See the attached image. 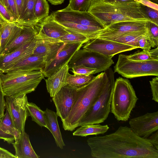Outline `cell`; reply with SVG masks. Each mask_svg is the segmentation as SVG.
<instances>
[{"instance_id":"cell-1","label":"cell","mask_w":158,"mask_h":158,"mask_svg":"<svg viewBox=\"0 0 158 158\" xmlns=\"http://www.w3.org/2000/svg\"><path fill=\"white\" fill-rule=\"evenodd\" d=\"M87 142L93 158H158V150L150 139L139 137L127 126L104 136L89 137Z\"/></svg>"},{"instance_id":"cell-2","label":"cell","mask_w":158,"mask_h":158,"mask_svg":"<svg viewBox=\"0 0 158 158\" xmlns=\"http://www.w3.org/2000/svg\"><path fill=\"white\" fill-rule=\"evenodd\" d=\"M110 82L106 73L102 72L84 86L77 89L75 102L67 118L62 121L65 130L72 131L93 106Z\"/></svg>"},{"instance_id":"cell-3","label":"cell","mask_w":158,"mask_h":158,"mask_svg":"<svg viewBox=\"0 0 158 158\" xmlns=\"http://www.w3.org/2000/svg\"><path fill=\"white\" fill-rule=\"evenodd\" d=\"M87 11L105 28L110 24L123 21H147L140 10L139 3L135 1L110 3L92 0Z\"/></svg>"},{"instance_id":"cell-4","label":"cell","mask_w":158,"mask_h":158,"mask_svg":"<svg viewBox=\"0 0 158 158\" xmlns=\"http://www.w3.org/2000/svg\"><path fill=\"white\" fill-rule=\"evenodd\" d=\"M44 77L41 70L0 71V82L5 96H18L33 92Z\"/></svg>"},{"instance_id":"cell-5","label":"cell","mask_w":158,"mask_h":158,"mask_svg":"<svg viewBox=\"0 0 158 158\" xmlns=\"http://www.w3.org/2000/svg\"><path fill=\"white\" fill-rule=\"evenodd\" d=\"M138 99L130 81L119 77L113 87L110 112L118 121H126Z\"/></svg>"},{"instance_id":"cell-6","label":"cell","mask_w":158,"mask_h":158,"mask_svg":"<svg viewBox=\"0 0 158 158\" xmlns=\"http://www.w3.org/2000/svg\"><path fill=\"white\" fill-rule=\"evenodd\" d=\"M110 82L99 97L79 122L81 125L103 123L108 117L111 110V103L114 81V73L110 68L107 69Z\"/></svg>"},{"instance_id":"cell-7","label":"cell","mask_w":158,"mask_h":158,"mask_svg":"<svg viewBox=\"0 0 158 158\" xmlns=\"http://www.w3.org/2000/svg\"><path fill=\"white\" fill-rule=\"evenodd\" d=\"M114 72L128 78L148 76H158V60L136 61L128 59L127 55H119L114 66Z\"/></svg>"},{"instance_id":"cell-8","label":"cell","mask_w":158,"mask_h":158,"mask_svg":"<svg viewBox=\"0 0 158 158\" xmlns=\"http://www.w3.org/2000/svg\"><path fill=\"white\" fill-rule=\"evenodd\" d=\"M112 58L85 48H80L74 54L68 65L69 69L80 64L96 69L95 74L108 69L114 64Z\"/></svg>"},{"instance_id":"cell-9","label":"cell","mask_w":158,"mask_h":158,"mask_svg":"<svg viewBox=\"0 0 158 158\" xmlns=\"http://www.w3.org/2000/svg\"><path fill=\"white\" fill-rule=\"evenodd\" d=\"M5 107L15 127L20 133L25 131L26 121L29 116L27 108L26 94L15 96H5Z\"/></svg>"},{"instance_id":"cell-10","label":"cell","mask_w":158,"mask_h":158,"mask_svg":"<svg viewBox=\"0 0 158 158\" xmlns=\"http://www.w3.org/2000/svg\"><path fill=\"white\" fill-rule=\"evenodd\" d=\"M54 19L57 22H67L104 29L102 23L87 11L80 12L64 8L52 13Z\"/></svg>"},{"instance_id":"cell-11","label":"cell","mask_w":158,"mask_h":158,"mask_svg":"<svg viewBox=\"0 0 158 158\" xmlns=\"http://www.w3.org/2000/svg\"><path fill=\"white\" fill-rule=\"evenodd\" d=\"M35 27L37 31L36 38L43 40L60 42V38L68 33L63 26L54 19L52 13Z\"/></svg>"},{"instance_id":"cell-12","label":"cell","mask_w":158,"mask_h":158,"mask_svg":"<svg viewBox=\"0 0 158 158\" xmlns=\"http://www.w3.org/2000/svg\"><path fill=\"white\" fill-rule=\"evenodd\" d=\"M86 43L83 48L111 58L118 53L138 48L136 47L100 38L89 40Z\"/></svg>"},{"instance_id":"cell-13","label":"cell","mask_w":158,"mask_h":158,"mask_svg":"<svg viewBox=\"0 0 158 158\" xmlns=\"http://www.w3.org/2000/svg\"><path fill=\"white\" fill-rule=\"evenodd\" d=\"M82 43L64 44L56 57L41 70L44 77H48L66 64H68L76 52L83 46Z\"/></svg>"},{"instance_id":"cell-14","label":"cell","mask_w":158,"mask_h":158,"mask_svg":"<svg viewBox=\"0 0 158 158\" xmlns=\"http://www.w3.org/2000/svg\"><path fill=\"white\" fill-rule=\"evenodd\" d=\"M77 94V89L67 85L62 87L52 97L56 113L62 121L69 114L76 101Z\"/></svg>"},{"instance_id":"cell-15","label":"cell","mask_w":158,"mask_h":158,"mask_svg":"<svg viewBox=\"0 0 158 158\" xmlns=\"http://www.w3.org/2000/svg\"><path fill=\"white\" fill-rule=\"evenodd\" d=\"M131 129L138 136L148 138L158 130V111L147 113L131 119Z\"/></svg>"},{"instance_id":"cell-16","label":"cell","mask_w":158,"mask_h":158,"mask_svg":"<svg viewBox=\"0 0 158 158\" xmlns=\"http://www.w3.org/2000/svg\"><path fill=\"white\" fill-rule=\"evenodd\" d=\"M146 21H123L111 23L101 31L97 38L114 37L147 30Z\"/></svg>"},{"instance_id":"cell-17","label":"cell","mask_w":158,"mask_h":158,"mask_svg":"<svg viewBox=\"0 0 158 158\" xmlns=\"http://www.w3.org/2000/svg\"><path fill=\"white\" fill-rule=\"evenodd\" d=\"M37 39L27 43L14 51L0 56V71L5 72L16 63L33 54Z\"/></svg>"},{"instance_id":"cell-18","label":"cell","mask_w":158,"mask_h":158,"mask_svg":"<svg viewBox=\"0 0 158 158\" xmlns=\"http://www.w3.org/2000/svg\"><path fill=\"white\" fill-rule=\"evenodd\" d=\"M23 27L17 22H9L0 26V55L6 47L20 33Z\"/></svg>"},{"instance_id":"cell-19","label":"cell","mask_w":158,"mask_h":158,"mask_svg":"<svg viewBox=\"0 0 158 158\" xmlns=\"http://www.w3.org/2000/svg\"><path fill=\"white\" fill-rule=\"evenodd\" d=\"M36 39L33 55L44 56L46 64L56 57L59 50L64 44L60 41H51Z\"/></svg>"},{"instance_id":"cell-20","label":"cell","mask_w":158,"mask_h":158,"mask_svg":"<svg viewBox=\"0 0 158 158\" xmlns=\"http://www.w3.org/2000/svg\"><path fill=\"white\" fill-rule=\"evenodd\" d=\"M69 69L68 64H66L45 80L47 89L51 97L67 85V78Z\"/></svg>"},{"instance_id":"cell-21","label":"cell","mask_w":158,"mask_h":158,"mask_svg":"<svg viewBox=\"0 0 158 158\" xmlns=\"http://www.w3.org/2000/svg\"><path fill=\"white\" fill-rule=\"evenodd\" d=\"M15 151L16 158H39L33 149L28 135L25 132L21 133L18 139L11 143Z\"/></svg>"},{"instance_id":"cell-22","label":"cell","mask_w":158,"mask_h":158,"mask_svg":"<svg viewBox=\"0 0 158 158\" xmlns=\"http://www.w3.org/2000/svg\"><path fill=\"white\" fill-rule=\"evenodd\" d=\"M21 133L14 126L6 110L5 114L0 118V139L11 143L18 139Z\"/></svg>"},{"instance_id":"cell-23","label":"cell","mask_w":158,"mask_h":158,"mask_svg":"<svg viewBox=\"0 0 158 158\" xmlns=\"http://www.w3.org/2000/svg\"><path fill=\"white\" fill-rule=\"evenodd\" d=\"M37 33L35 26H24L20 33L6 47L0 56L8 54L32 41L35 38Z\"/></svg>"},{"instance_id":"cell-24","label":"cell","mask_w":158,"mask_h":158,"mask_svg":"<svg viewBox=\"0 0 158 158\" xmlns=\"http://www.w3.org/2000/svg\"><path fill=\"white\" fill-rule=\"evenodd\" d=\"M46 64L44 56L32 54L19 61L6 71L14 70L27 71H42Z\"/></svg>"},{"instance_id":"cell-25","label":"cell","mask_w":158,"mask_h":158,"mask_svg":"<svg viewBox=\"0 0 158 158\" xmlns=\"http://www.w3.org/2000/svg\"><path fill=\"white\" fill-rule=\"evenodd\" d=\"M44 115L48 127V129L53 136L57 147L63 149L65 144L63 141L59 126L56 112L48 108L44 111Z\"/></svg>"},{"instance_id":"cell-26","label":"cell","mask_w":158,"mask_h":158,"mask_svg":"<svg viewBox=\"0 0 158 158\" xmlns=\"http://www.w3.org/2000/svg\"><path fill=\"white\" fill-rule=\"evenodd\" d=\"M35 0H26L17 23L23 26H35L37 23L34 17Z\"/></svg>"},{"instance_id":"cell-27","label":"cell","mask_w":158,"mask_h":158,"mask_svg":"<svg viewBox=\"0 0 158 158\" xmlns=\"http://www.w3.org/2000/svg\"><path fill=\"white\" fill-rule=\"evenodd\" d=\"M148 32L147 30L125 34L117 36L102 37L98 38L113 41L127 45L136 47L139 48L137 46L138 40L146 34Z\"/></svg>"},{"instance_id":"cell-28","label":"cell","mask_w":158,"mask_h":158,"mask_svg":"<svg viewBox=\"0 0 158 158\" xmlns=\"http://www.w3.org/2000/svg\"><path fill=\"white\" fill-rule=\"evenodd\" d=\"M109 127L107 125H102L99 124H85L80 126L73 133L74 136L86 137L91 135L103 134Z\"/></svg>"},{"instance_id":"cell-29","label":"cell","mask_w":158,"mask_h":158,"mask_svg":"<svg viewBox=\"0 0 158 158\" xmlns=\"http://www.w3.org/2000/svg\"><path fill=\"white\" fill-rule=\"evenodd\" d=\"M27 108L29 115L32 120L35 122L41 127H44L48 129V127L44 115V112L36 104L32 102H28Z\"/></svg>"},{"instance_id":"cell-30","label":"cell","mask_w":158,"mask_h":158,"mask_svg":"<svg viewBox=\"0 0 158 158\" xmlns=\"http://www.w3.org/2000/svg\"><path fill=\"white\" fill-rule=\"evenodd\" d=\"M130 60L136 61L158 60V48L149 50L138 52L129 55H127Z\"/></svg>"},{"instance_id":"cell-31","label":"cell","mask_w":158,"mask_h":158,"mask_svg":"<svg viewBox=\"0 0 158 158\" xmlns=\"http://www.w3.org/2000/svg\"><path fill=\"white\" fill-rule=\"evenodd\" d=\"M94 77L93 74L89 75H72L69 73L67 78V85L73 88L77 89L89 83Z\"/></svg>"},{"instance_id":"cell-32","label":"cell","mask_w":158,"mask_h":158,"mask_svg":"<svg viewBox=\"0 0 158 158\" xmlns=\"http://www.w3.org/2000/svg\"><path fill=\"white\" fill-rule=\"evenodd\" d=\"M49 6L46 0H35L34 17L37 23L49 15Z\"/></svg>"},{"instance_id":"cell-33","label":"cell","mask_w":158,"mask_h":158,"mask_svg":"<svg viewBox=\"0 0 158 158\" xmlns=\"http://www.w3.org/2000/svg\"><path fill=\"white\" fill-rule=\"evenodd\" d=\"M68 33L62 36L60 41L64 44L86 43L90 40L86 36L66 29Z\"/></svg>"},{"instance_id":"cell-34","label":"cell","mask_w":158,"mask_h":158,"mask_svg":"<svg viewBox=\"0 0 158 158\" xmlns=\"http://www.w3.org/2000/svg\"><path fill=\"white\" fill-rule=\"evenodd\" d=\"M92 0H70L67 9L80 12L87 11Z\"/></svg>"},{"instance_id":"cell-35","label":"cell","mask_w":158,"mask_h":158,"mask_svg":"<svg viewBox=\"0 0 158 158\" xmlns=\"http://www.w3.org/2000/svg\"><path fill=\"white\" fill-rule=\"evenodd\" d=\"M146 23L152 47H158V25L149 20L146 21Z\"/></svg>"},{"instance_id":"cell-36","label":"cell","mask_w":158,"mask_h":158,"mask_svg":"<svg viewBox=\"0 0 158 158\" xmlns=\"http://www.w3.org/2000/svg\"><path fill=\"white\" fill-rule=\"evenodd\" d=\"M139 6L140 11L145 18L158 25V10L140 3Z\"/></svg>"},{"instance_id":"cell-37","label":"cell","mask_w":158,"mask_h":158,"mask_svg":"<svg viewBox=\"0 0 158 158\" xmlns=\"http://www.w3.org/2000/svg\"><path fill=\"white\" fill-rule=\"evenodd\" d=\"M73 74L89 75L94 74L96 70V69L92 68L86 67L82 64L76 65L71 69Z\"/></svg>"},{"instance_id":"cell-38","label":"cell","mask_w":158,"mask_h":158,"mask_svg":"<svg viewBox=\"0 0 158 158\" xmlns=\"http://www.w3.org/2000/svg\"><path fill=\"white\" fill-rule=\"evenodd\" d=\"M137 46L139 48H141L144 50H149L151 49L152 47L149 40L148 32L139 39L137 42Z\"/></svg>"},{"instance_id":"cell-39","label":"cell","mask_w":158,"mask_h":158,"mask_svg":"<svg viewBox=\"0 0 158 158\" xmlns=\"http://www.w3.org/2000/svg\"><path fill=\"white\" fill-rule=\"evenodd\" d=\"M0 13L7 21L17 22V19L0 2Z\"/></svg>"},{"instance_id":"cell-40","label":"cell","mask_w":158,"mask_h":158,"mask_svg":"<svg viewBox=\"0 0 158 158\" xmlns=\"http://www.w3.org/2000/svg\"><path fill=\"white\" fill-rule=\"evenodd\" d=\"M150 83L152 94V100L158 102V77L153 78L150 81Z\"/></svg>"},{"instance_id":"cell-41","label":"cell","mask_w":158,"mask_h":158,"mask_svg":"<svg viewBox=\"0 0 158 158\" xmlns=\"http://www.w3.org/2000/svg\"><path fill=\"white\" fill-rule=\"evenodd\" d=\"M7 2L8 10L17 19L18 21L19 16L15 0H7Z\"/></svg>"},{"instance_id":"cell-42","label":"cell","mask_w":158,"mask_h":158,"mask_svg":"<svg viewBox=\"0 0 158 158\" xmlns=\"http://www.w3.org/2000/svg\"><path fill=\"white\" fill-rule=\"evenodd\" d=\"M139 3L158 10V0H137Z\"/></svg>"},{"instance_id":"cell-43","label":"cell","mask_w":158,"mask_h":158,"mask_svg":"<svg viewBox=\"0 0 158 158\" xmlns=\"http://www.w3.org/2000/svg\"><path fill=\"white\" fill-rule=\"evenodd\" d=\"M5 106V96L3 93L0 82V118L4 114Z\"/></svg>"},{"instance_id":"cell-44","label":"cell","mask_w":158,"mask_h":158,"mask_svg":"<svg viewBox=\"0 0 158 158\" xmlns=\"http://www.w3.org/2000/svg\"><path fill=\"white\" fill-rule=\"evenodd\" d=\"M148 138L154 147L158 150V131H156V133H152Z\"/></svg>"},{"instance_id":"cell-45","label":"cell","mask_w":158,"mask_h":158,"mask_svg":"<svg viewBox=\"0 0 158 158\" xmlns=\"http://www.w3.org/2000/svg\"><path fill=\"white\" fill-rule=\"evenodd\" d=\"M16 158L15 155L7 150L0 147V158Z\"/></svg>"},{"instance_id":"cell-46","label":"cell","mask_w":158,"mask_h":158,"mask_svg":"<svg viewBox=\"0 0 158 158\" xmlns=\"http://www.w3.org/2000/svg\"><path fill=\"white\" fill-rule=\"evenodd\" d=\"M26 1V0H15L19 17L22 12Z\"/></svg>"},{"instance_id":"cell-47","label":"cell","mask_w":158,"mask_h":158,"mask_svg":"<svg viewBox=\"0 0 158 158\" xmlns=\"http://www.w3.org/2000/svg\"><path fill=\"white\" fill-rule=\"evenodd\" d=\"M103 2L110 3H121L124 2H129L132 1H136L137 0H98Z\"/></svg>"},{"instance_id":"cell-48","label":"cell","mask_w":158,"mask_h":158,"mask_svg":"<svg viewBox=\"0 0 158 158\" xmlns=\"http://www.w3.org/2000/svg\"><path fill=\"white\" fill-rule=\"evenodd\" d=\"M52 4L57 5L62 4L64 0H48Z\"/></svg>"},{"instance_id":"cell-49","label":"cell","mask_w":158,"mask_h":158,"mask_svg":"<svg viewBox=\"0 0 158 158\" xmlns=\"http://www.w3.org/2000/svg\"><path fill=\"white\" fill-rule=\"evenodd\" d=\"M8 22L0 13V24L1 25L3 23Z\"/></svg>"},{"instance_id":"cell-50","label":"cell","mask_w":158,"mask_h":158,"mask_svg":"<svg viewBox=\"0 0 158 158\" xmlns=\"http://www.w3.org/2000/svg\"><path fill=\"white\" fill-rule=\"evenodd\" d=\"M0 2L8 9L7 0H0Z\"/></svg>"},{"instance_id":"cell-51","label":"cell","mask_w":158,"mask_h":158,"mask_svg":"<svg viewBox=\"0 0 158 158\" xmlns=\"http://www.w3.org/2000/svg\"><path fill=\"white\" fill-rule=\"evenodd\" d=\"M1 26L0 24V26Z\"/></svg>"}]
</instances>
